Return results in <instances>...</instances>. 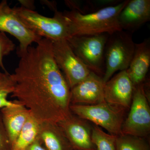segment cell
<instances>
[{
	"instance_id": "1",
	"label": "cell",
	"mask_w": 150,
	"mask_h": 150,
	"mask_svg": "<svg viewBox=\"0 0 150 150\" xmlns=\"http://www.w3.org/2000/svg\"><path fill=\"white\" fill-rule=\"evenodd\" d=\"M36 44L19 57L12 96L40 124L58 125L71 114V88L54 60L52 41Z\"/></svg>"
},
{
	"instance_id": "2",
	"label": "cell",
	"mask_w": 150,
	"mask_h": 150,
	"mask_svg": "<svg viewBox=\"0 0 150 150\" xmlns=\"http://www.w3.org/2000/svg\"><path fill=\"white\" fill-rule=\"evenodd\" d=\"M129 1H122L115 5L85 14L74 11L63 12L71 37L103 33L110 35L122 30L118 22V16Z\"/></svg>"
},
{
	"instance_id": "3",
	"label": "cell",
	"mask_w": 150,
	"mask_h": 150,
	"mask_svg": "<svg viewBox=\"0 0 150 150\" xmlns=\"http://www.w3.org/2000/svg\"><path fill=\"white\" fill-rule=\"evenodd\" d=\"M14 11L32 32L52 42L67 40L71 37L68 24L63 12L56 10L53 17L40 14L33 10L14 7Z\"/></svg>"
},
{
	"instance_id": "4",
	"label": "cell",
	"mask_w": 150,
	"mask_h": 150,
	"mask_svg": "<svg viewBox=\"0 0 150 150\" xmlns=\"http://www.w3.org/2000/svg\"><path fill=\"white\" fill-rule=\"evenodd\" d=\"M135 44L131 33L121 30L109 35L105 49L104 84L118 71L127 70L133 58Z\"/></svg>"
},
{
	"instance_id": "5",
	"label": "cell",
	"mask_w": 150,
	"mask_h": 150,
	"mask_svg": "<svg viewBox=\"0 0 150 150\" xmlns=\"http://www.w3.org/2000/svg\"><path fill=\"white\" fill-rule=\"evenodd\" d=\"M70 109L78 117L102 127L111 135L118 136L122 134L126 110L123 108L105 102L91 105H71Z\"/></svg>"
},
{
	"instance_id": "6",
	"label": "cell",
	"mask_w": 150,
	"mask_h": 150,
	"mask_svg": "<svg viewBox=\"0 0 150 150\" xmlns=\"http://www.w3.org/2000/svg\"><path fill=\"white\" fill-rule=\"evenodd\" d=\"M109 35L103 33L73 36L67 40L74 53L90 71L103 77L105 49Z\"/></svg>"
},
{
	"instance_id": "7",
	"label": "cell",
	"mask_w": 150,
	"mask_h": 150,
	"mask_svg": "<svg viewBox=\"0 0 150 150\" xmlns=\"http://www.w3.org/2000/svg\"><path fill=\"white\" fill-rule=\"evenodd\" d=\"M130 109L121 133L144 138L150 133V108L143 83L134 88Z\"/></svg>"
},
{
	"instance_id": "8",
	"label": "cell",
	"mask_w": 150,
	"mask_h": 150,
	"mask_svg": "<svg viewBox=\"0 0 150 150\" xmlns=\"http://www.w3.org/2000/svg\"><path fill=\"white\" fill-rule=\"evenodd\" d=\"M54 60L72 88L86 79L91 71L74 53L67 40L52 42Z\"/></svg>"
},
{
	"instance_id": "9",
	"label": "cell",
	"mask_w": 150,
	"mask_h": 150,
	"mask_svg": "<svg viewBox=\"0 0 150 150\" xmlns=\"http://www.w3.org/2000/svg\"><path fill=\"white\" fill-rule=\"evenodd\" d=\"M0 31L7 33L18 40L19 46L17 53L19 57L24 54L33 43H37L43 38L25 25L6 0L0 2Z\"/></svg>"
},
{
	"instance_id": "10",
	"label": "cell",
	"mask_w": 150,
	"mask_h": 150,
	"mask_svg": "<svg viewBox=\"0 0 150 150\" xmlns=\"http://www.w3.org/2000/svg\"><path fill=\"white\" fill-rule=\"evenodd\" d=\"M134 90L126 70L119 71L104 84L105 100L126 110L131 106Z\"/></svg>"
},
{
	"instance_id": "11",
	"label": "cell",
	"mask_w": 150,
	"mask_h": 150,
	"mask_svg": "<svg viewBox=\"0 0 150 150\" xmlns=\"http://www.w3.org/2000/svg\"><path fill=\"white\" fill-rule=\"evenodd\" d=\"M102 77L91 72L83 80L71 89L73 104L91 105L105 102Z\"/></svg>"
},
{
	"instance_id": "12",
	"label": "cell",
	"mask_w": 150,
	"mask_h": 150,
	"mask_svg": "<svg viewBox=\"0 0 150 150\" xmlns=\"http://www.w3.org/2000/svg\"><path fill=\"white\" fill-rule=\"evenodd\" d=\"M58 126L75 149L96 150L92 141V126L88 121L71 114Z\"/></svg>"
},
{
	"instance_id": "13",
	"label": "cell",
	"mask_w": 150,
	"mask_h": 150,
	"mask_svg": "<svg viewBox=\"0 0 150 150\" xmlns=\"http://www.w3.org/2000/svg\"><path fill=\"white\" fill-rule=\"evenodd\" d=\"M150 19V0H131L121 11L118 20L122 30L132 33Z\"/></svg>"
},
{
	"instance_id": "14",
	"label": "cell",
	"mask_w": 150,
	"mask_h": 150,
	"mask_svg": "<svg viewBox=\"0 0 150 150\" xmlns=\"http://www.w3.org/2000/svg\"><path fill=\"white\" fill-rule=\"evenodd\" d=\"M150 66V40L135 44L133 58L126 70L134 88L143 83Z\"/></svg>"
},
{
	"instance_id": "15",
	"label": "cell",
	"mask_w": 150,
	"mask_h": 150,
	"mask_svg": "<svg viewBox=\"0 0 150 150\" xmlns=\"http://www.w3.org/2000/svg\"><path fill=\"white\" fill-rule=\"evenodd\" d=\"M16 102L13 105L1 109L2 120L11 146L30 115L26 108Z\"/></svg>"
},
{
	"instance_id": "16",
	"label": "cell",
	"mask_w": 150,
	"mask_h": 150,
	"mask_svg": "<svg viewBox=\"0 0 150 150\" xmlns=\"http://www.w3.org/2000/svg\"><path fill=\"white\" fill-rule=\"evenodd\" d=\"M40 123L30 115L11 146V150H26L35 141Z\"/></svg>"
},
{
	"instance_id": "17",
	"label": "cell",
	"mask_w": 150,
	"mask_h": 150,
	"mask_svg": "<svg viewBox=\"0 0 150 150\" xmlns=\"http://www.w3.org/2000/svg\"><path fill=\"white\" fill-rule=\"evenodd\" d=\"M54 129L43 131L41 138L48 150H72V146L58 125Z\"/></svg>"
},
{
	"instance_id": "18",
	"label": "cell",
	"mask_w": 150,
	"mask_h": 150,
	"mask_svg": "<svg viewBox=\"0 0 150 150\" xmlns=\"http://www.w3.org/2000/svg\"><path fill=\"white\" fill-rule=\"evenodd\" d=\"M116 137L117 136L105 133L99 126H92V141L96 150H116Z\"/></svg>"
},
{
	"instance_id": "19",
	"label": "cell",
	"mask_w": 150,
	"mask_h": 150,
	"mask_svg": "<svg viewBox=\"0 0 150 150\" xmlns=\"http://www.w3.org/2000/svg\"><path fill=\"white\" fill-rule=\"evenodd\" d=\"M116 150H150L149 144L141 137L121 134L115 140Z\"/></svg>"
},
{
	"instance_id": "20",
	"label": "cell",
	"mask_w": 150,
	"mask_h": 150,
	"mask_svg": "<svg viewBox=\"0 0 150 150\" xmlns=\"http://www.w3.org/2000/svg\"><path fill=\"white\" fill-rule=\"evenodd\" d=\"M14 82L11 74L0 71V109L16 104L15 101H10L8 97L13 92Z\"/></svg>"
},
{
	"instance_id": "21",
	"label": "cell",
	"mask_w": 150,
	"mask_h": 150,
	"mask_svg": "<svg viewBox=\"0 0 150 150\" xmlns=\"http://www.w3.org/2000/svg\"><path fill=\"white\" fill-rule=\"evenodd\" d=\"M16 45L5 33L0 31V67L5 72H8L4 65V57L8 56L15 49Z\"/></svg>"
},
{
	"instance_id": "22",
	"label": "cell",
	"mask_w": 150,
	"mask_h": 150,
	"mask_svg": "<svg viewBox=\"0 0 150 150\" xmlns=\"http://www.w3.org/2000/svg\"><path fill=\"white\" fill-rule=\"evenodd\" d=\"M8 137L0 115V150H7Z\"/></svg>"
},
{
	"instance_id": "23",
	"label": "cell",
	"mask_w": 150,
	"mask_h": 150,
	"mask_svg": "<svg viewBox=\"0 0 150 150\" xmlns=\"http://www.w3.org/2000/svg\"><path fill=\"white\" fill-rule=\"evenodd\" d=\"M26 150H47L44 149L37 141H35Z\"/></svg>"
},
{
	"instance_id": "24",
	"label": "cell",
	"mask_w": 150,
	"mask_h": 150,
	"mask_svg": "<svg viewBox=\"0 0 150 150\" xmlns=\"http://www.w3.org/2000/svg\"><path fill=\"white\" fill-rule=\"evenodd\" d=\"M20 2L22 5V7L28 9L33 10V8L34 6L33 3L34 2H31L30 1H20Z\"/></svg>"
}]
</instances>
